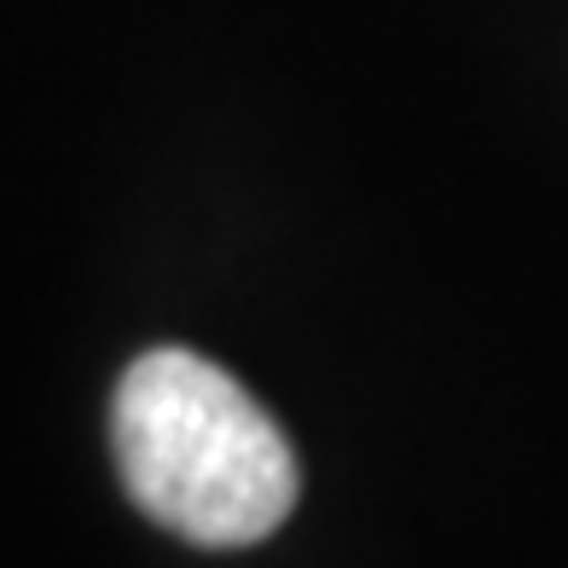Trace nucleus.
<instances>
[{"mask_svg":"<svg viewBox=\"0 0 568 568\" xmlns=\"http://www.w3.org/2000/svg\"><path fill=\"white\" fill-rule=\"evenodd\" d=\"M111 447L128 499L192 546H262L296 510L302 476L284 429L192 348H151L122 372Z\"/></svg>","mask_w":568,"mask_h":568,"instance_id":"obj_1","label":"nucleus"}]
</instances>
